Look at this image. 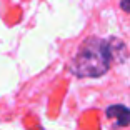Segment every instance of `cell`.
I'll use <instances>...</instances> for the list:
<instances>
[{
  "instance_id": "3",
  "label": "cell",
  "mask_w": 130,
  "mask_h": 130,
  "mask_svg": "<svg viewBox=\"0 0 130 130\" xmlns=\"http://www.w3.org/2000/svg\"><path fill=\"white\" fill-rule=\"evenodd\" d=\"M120 7L130 13V0H120Z\"/></svg>"
},
{
  "instance_id": "1",
  "label": "cell",
  "mask_w": 130,
  "mask_h": 130,
  "mask_svg": "<svg viewBox=\"0 0 130 130\" xmlns=\"http://www.w3.org/2000/svg\"><path fill=\"white\" fill-rule=\"evenodd\" d=\"M125 50L123 43L119 40H103V38L90 37L80 45L77 55L73 57L70 69L77 77H100L110 69L117 52Z\"/></svg>"
},
{
  "instance_id": "2",
  "label": "cell",
  "mask_w": 130,
  "mask_h": 130,
  "mask_svg": "<svg viewBox=\"0 0 130 130\" xmlns=\"http://www.w3.org/2000/svg\"><path fill=\"white\" fill-rule=\"evenodd\" d=\"M107 117L113 120L117 127H125L130 123V108L123 105H112L107 108Z\"/></svg>"
}]
</instances>
